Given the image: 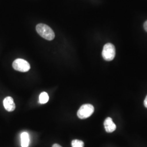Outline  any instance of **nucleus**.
<instances>
[{
	"mask_svg": "<svg viewBox=\"0 0 147 147\" xmlns=\"http://www.w3.org/2000/svg\"><path fill=\"white\" fill-rule=\"evenodd\" d=\"M36 31L41 37L47 40H52L55 37L52 28L45 24H39L37 25Z\"/></svg>",
	"mask_w": 147,
	"mask_h": 147,
	"instance_id": "obj_1",
	"label": "nucleus"
},
{
	"mask_svg": "<svg viewBox=\"0 0 147 147\" xmlns=\"http://www.w3.org/2000/svg\"><path fill=\"white\" fill-rule=\"evenodd\" d=\"M116 55V49L111 43L106 44L103 47L102 56L106 61H112Z\"/></svg>",
	"mask_w": 147,
	"mask_h": 147,
	"instance_id": "obj_2",
	"label": "nucleus"
},
{
	"mask_svg": "<svg viewBox=\"0 0 147 147\" xmlns=\"http://www.w3.org/2000/svg\"><path fill=\"white\" fill-rule=\"evenodd\" d=\"M94 111V106L91 104L82 105L78 111L77 115L80 119H86L91 116Z\"/></svg>",
	"mask_w": 147,
	"mask_h": 147,
	"instance_id": "obj_3",
	"label": "nucleus"
},
{
	"mask_svg": "<svg viewBox=\"0 0 147 147\" xmlns=\"http://www.w3.org/2000/svg\"><path fill=\"white\" fill-rule=\"evenodd\" d=\"M13 67L16 71L20 72H27L31 68L28 62L21 58L16 59L13 62Z\"/></svg>",
	"mask_w": 147,
	"mask_h": 147,
	"instance_id": "obj_4",
	"label": "nucleus"
},
{
	"mask_svg": "<svg viewBox=\"0 0 147 147\" xmlns=\"http://www.w3.org/2000/svg\"><path fill=\"white\" fill-rule=\"evenodd\" d=\"M3 106L8 112H12L16 109V104L11 96H7L3 100Z\"/></svg>",
	"mask_w": 147,
	"mask_h": 147,
	"instance_id": "obj_5",
	"label": "nucleus"
},
{
	"mask_svg": "<svg viewBox=\"0 0 147 147\" xmlns=\"http://www.w3.org/2000/svg\"><path fill=\"white\" fill-rule=\"evenodd\" d=\"M104 124L105 130L107 132H112L116 129V124L113 123L112 118L110 117H107L105 119Z\"/></svg>",
	"mask_w": 147,
	"mask_h": 147,
	"instance_id": "obj_6",
	"label": "nucleus"
},
{
	"mask_svg": "<svg viewBox=\"0 0 147 147\" xmlns=\"http://www.w3.org/2000/svg\"><path fill=\"white\" fill-rule=\"evenodd\" d=\"M21 147H28L30 144V137L27 132H22L21 135Z\"/></svg>",
	"mask_w": 147,
	"mask_h": 147,
	"instance_id": "obj_7",
	"label": "nucleus"
},
{
	"mask_svg": "<svg viewBox=\"0 0 147 147\" xmlns=\"http://www.w3.org/2000/svg\"><path fill=\"white\" fill-rule=\"evenodd\" d=\"M49 99V96L47 93L42 92L39 95V102L40 104H44L47 103Z\"/></svg>",
	"mask_w": 147,
	"mask_h": 147,
	"instance_id": "obj_8",
	"label": "nucleus"
},
{
	"mask_svg": "<svg viewBox=\"0 0 147 147\" xmlns=\"http://www.w3.org/2000/svg\"><path fill=\"white\" fill-rule=\"evenodd\" d=\"M72 147H84V142L81 140H74L71 142Z\"/></svg>",
	"mask_w": 147,
	"mask_h": 147,
	"instance_id": "obj_9",
	"label": "nucleus"
},
{
	"mask_svg": "<svg viewBox=\"0 0 147 147\" xmlns=\"http://www.w3.org/2000/svg\"><path fill=\"white\" fill-rule=\"evenodd\" d=\"M143 27H144V28L145 31L147 32V20L144 23V26H143Z\"/></svg>",
	"mask_w": 147,
	"mask_h": 147,
	"instance_id": "obj_10",
	"label": "nucleus"
},
{
	"mask_svg": "<svg viewBox=\"0 0 147 147\" xmlns=\"http://www.w3.org/2000/svg\"><path fill=\"white\" fill-rule=\"evenodd\" d=\"M144 105L145 106V107L147 108V95L146 98L144 99Z\"/></svg>",
	"mask_w": 147,
	"mask_h": 147,
	"instance_id": "obj_11",
	"label": "nucleus"
},
{
	"mask_svg": "<svg viewBox=\"0 0 147 147\" xmlns=\"http://www.w3.org/2000/svg\"><path fill=\"white\" fill-rule=\"evenodd\" d=\"M52 147H62L58 144H54Z\"/></svg>",
	"mask_w": 147,
	"mask_h": 147,
	"instance_id": "obj_12",
	"label": "nucleus"
}]
</instances>
